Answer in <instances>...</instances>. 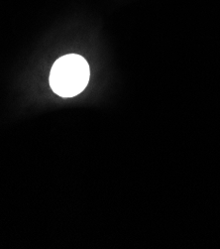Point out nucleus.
Here are the masks:
<instances>
[{
    "instance_id": "nucleus-1",
    "label": "nucleus",
    "mask_w": 220,
    "mask_h": 249,
    "mask_svg": "<svg viewBox=\"0 0 220 249\" xmlns=\"http://www.w3.org/2000/svg\"><path fill=\"white\" fill-rule=\"evenodd\" d=\"M89 66L81 56L66 55L55 62L50 73L51 89L60 96L72 97L80 94L87 86Z\"/></svg>"
}]
</instances>
